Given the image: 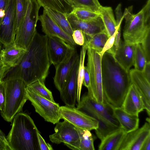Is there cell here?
Masks as SVG:
<instances>
[{"instance_id":"1","label":"cell","mask_w":150,"mask_h":150,"mask_svg":"<svg viewBox=\"0 0 150 150\" xmlns=\"http://www.w3.org/2000/svg\"><path fill=\"white\" fill-rule=\"evenodd\" d=\"M47 36L37 31L20 63L11 67L1 81L18 79L27 86L38 81L45 82L51 64L47 48Z\"/></svg>"},{"instance_id":"2","label":"cell","mask_w":150,"mask_h":150,"mask_svg":"<svg viewBox=\"0 0 150 150\" xmlns=\"http://www.w3.org/2000/svg\"><path fill=\"white\" fill-rule=\"evenodd\" d=\"M101 72L105 103L112 108H122L131 84L129 72L116 61L112 53L106 51L102 58Z\"/></svg>"},{"instance_id":"3","label":"cell","mask_w":150,"mask_h":150,"mask_svg":"<svg viewBox=\"0 0 150 150\" xmlns=\"http://www.w3.org/2000/svg\"><path fill=\"white\" fill-rule=\"evenodd\" d=\"M39 132L30 116L19 112L13 118L6 139L11 150H40L38 137Z\"/></svg>"},{"instance_id":"4","label":"cell","mask_w":150,"mask_h":150,"mask_svg":"<svg viewBox=\"0 0 150 150\" xmlns=\"http://www.w3.org/2000/svg\"><path fill=\"white\" fill-rule=\"evenodd\" d=\"M76 108L98 121V127L95 130L97 136L101 141L121 127L114 115L113 108L107 104L96 101L87 93L81 97Z\"/></svg>"},{"instance_id":"5","label":"cell","mask_w":150,"mask_h":150,"mask_svg":"<svg viewBox=\"0 0 150 150\" xmlns=\"http://www.w3.org/2000/svg\"><path fill=\"white\" fill-rule=\"evenodd\" d=\"M123 14L125 24L123 31L124 42L132 45L141 44L150 34V0L136 14L133 6L126 8Z\"/></svg>"},{"instance_id":"6","label":"cell","mask_w":150,"mask_h":150,"mask_svg":"<svg viewBox=\"0 0 150 150\" xmlns=\"http://www.w3.org/2000/svg\"><path fill=\"white\" fill-rule=\"evenodd\" d=\"M6 91L5 107L1 111V116L6 121L11 122L15 115L22 111L28 100L27 86L22 80L15 79L4 81Z\"/></svg>"},{"instance_id":"7","label":"cell","mask_w":150,"mask_h":150,"mask_svg":"<svg viewBox=\"0 0 150 150\" xmlns=\"http://www.w3.org/2000/svg\"><path fill=\"white\" fill-rule=\"evenodd\" d=\"M41 6L36 0H28L27 12L22 22L17 29L15 45L26 50L35 36Z\"/></svg>"},{"instance_id":"8","label":"cell","mask_w":150,"mask_h":150,"mask_svg":"<svg viewBox=\"0 0 150 150\" xmlns=\"http://www.w3.org/2000/svg\"><path fill=\"white\" fill-rule=\"evenodd\" d=\"M87 62L86 66L90 78L88 95L96 101L107 104L105 101L102 86L101 72L102 57L100 52L87 48Z\"/></svg>"},{"instance_id":"9","label":"cell","mask_w":150,"mask_h":150,"mask_svg":"<svg viewBox=\"0 0 150 150\" xmlns=\"http://www.w3.org/2000/svg\"><path fill=\"white\" fill-rule=\"evenodd\" d=\"M26 96L35 112L45 121L55 124L61 119L59 112L60 106L58 103L42 97L28 86L26 88Z\"/></svg>"},{"instance_id":"10","label":"cell","mask_w":150,"mask_h":150,"mask_svg":"<svg viewBox=\"0 0 150 150\" xmlns=\"http://www.w3.org/2000/svg\"><path fill=\"white\" fill-rule=\"evenodd\" d=\"M54 133L49 135L50 140L57 144L63 143L69 148L74 150H80V140L75 127L64 120L57 123Z\"/></svg>"},{"instance_id":"11","label":"cell","mask_w":150,"mask_h":150,"mask_svg":"<svg viewBox=\"0 0 150 150\" xmlns=\"http://www.w3.org/2000/svg\"><path fill=\"white\" fill-rule=\"evenodd\" d=\"M61 119L71 124L75 127L91 131L96 129L98 122L95 119L86 115L74 107L67 105L60 106Z\"/></svg>"},{"instance_id":"12","label":"cell","mask_w":150,"mask_h":150,"mask_svg":"<svg viewBox=\"0 0 150 150\" xmlns=\"http://www.w3.org/2000/svg\"><path fill=\"white\" fill-rule=\"evenodd\" d=\"M16 31V0H8L0 27V42L4 46L14 43Z\"/></svg>"},{"instance_id":"13","label":"cell","mask_w":150,"mask_h":150,"mask_svg":"<svg viewBox=\"0 0 150 150\" xmlns=\"http://www.w3.org/2000/svg\"><path fill=\"white\" fill-rule=\"evenodd\" d=\"M75 48L60 39L47 36L48 56L51 64L54 66L63 61Z\"/></svg>"},{"instance_id":"14","label":"cell","mask_w":150,"mask_h":150,"mask_svg":"<svg viewBox=\"0 0 150 150\" xmlns=\"http://www.w3.org/2000/svg\"><path fill=\"white\" fill-rule=\"evenodd\" d=\"M79 57L75 48L63 61L54 66V83L59 92L66 84L73 66Z\"/></svg>"},{"instance_id":"15","label":"cell","mask_w":150,"mask_h":150,"mask_svg":"<svg viewBox=\"0 0 150 150\" xmlns=\"http://www.w3.org/2000/svg\"><path fill=\"white\" fill-rule=\"evenodd\" d=\"M67 17L73 31L80 30L86 36L91 37L106 30L100 16L93 20L88 21L79 20L72 13L67 14Z\"/></svg>"},{"instance_id":"16","label":"cell","mask_w":150,"mask_h":150,"mask_svg":"<svg viewBox=\"0 0 150 150\" xmlns=\"http://www.w3.org/2000/svg\"><path fill=\"white\" fill-rule=\"evenodd\" d=\"M150 135V122H146L141 127L126 133L119 150H141L144 141Z\"/></svg>"},{"instance_id":"17","label":"cell","mask_w":150,"mask_h":150,"mask_svg":"<svg viewBox=\"0 0 150 150\" xmlns=\"http://www.w3.org/2000/svg\"><path fill=\"white\" fill-rule=\"evenodd\" d=\"M42 32L48 36L58 38L70 45L75 47L76 44L72 38L64 31L43 9L42 14L39 16Z\"/></svg>"},{"instance_id":"18","label":"cell","mask_w":150,"mask_h":150,"mask_svg":"<svg viewBox=\"0 0 150 150\" xmlns=\"http://www.w3.org/2000/svg\"><path fill=\"white\" fill-rule=\"evenodd\" d=\"M79 63V57L75 62L66 84L60 92L62 100L65 105L68 106L74 107L77 101V78Z\"/></svg>"},{"instance_id":"19","label":"cell","mask_w":150,"mask_h":150,"mask_svg":"<svg viewBox=\"0 0 150 150\" xmlns=\"http://www.w3.org/2000/svg\"><path fill=\"white\" fill-rule=\"evenodd\" d=\"M129 74L131 84L137 88L142 96L145 109L148 115L150 114V82L142 71L135 69L129 70Z\"/></svg>"},{"instance_id":"20","label":"cell","mask_w":150,"mask_h":150,"mask_svg":"<svg viewBox=\"0 0 150 150\" xmlns=\"http://www.w3.org/2000/svg\"><path fill=\"white\" fill-rule=\"evenodd\" d=\"M122 108L127 113L137 116H139V114L145 109L140 93L132 84L130 86Z\"/></svg>"},{"instance_id":"21","label":"cell","mask_w":150,"mask_h":150,"mask_svg":"<svg viewBox=\"0 0 150 150\" xmlns=\"http://www.w3.org/2000/svg\"><path fill=\"white\" fill-rule=\"evenodd\" d=\"M135 46L121 40L112 54L116 61L128 72L133 66Z\"/></svg>"},{"instance_id":"22","label":"cell","mask_w":150,"mask_h":150,"mask_svg":"<svg viewBox=\"0 0 150 150\" xmlns=\"http://www.w3.org/2000/svg\"><path fill=\"white\" fill-rule=\"evenodd\" d=\"M4 47L0 52V59L5 64L11 67L20 63L27 51L16 46L14 43Z\"/></svg>"},{"instance_id":"23","label":"cell","mask_w":150,"mask_h":150,"mask_svg":"<svg viewBox=\"0 0 150 150\" xmlns=\"http://www.w3.org/2000/svg\"><path fill=\"white\" fill-rule=\"evenodd\" d=\"M114 115L121 126L127 133L133 131L139 128V116L130 114L125 111L122 108H113Z\"/></svg>"},{"instance_id":"24","label":"cell","mask_w":150,"mask_h":150,"mask_svg":"<svg viewBox=\"0 0 150 150\" xmlns=\"http://www.w3.org/2000/svg\"><path fill=\"white\" fill-rule=\"evenodd\" d=\"M127 133L122 127L108 134L102 140L99 150H119Z\"/></svg>"},{"instance_id":"25","label":"cell","mask_w":150,"mask_h":150,"mask_svg":"<svg viewBox=\"0 0 150 150\" xmlns=\"http://www.w3.org/2000/svg\"><path fill=\"white\" fill-rule=\"evenodd\" d=\"M99 13L106 32L110 37L115 32L118 28L112 8L111 7L101 6Z\"/></svg>"},{"instance_id":"26","label":"cell","mask_w":150,"mask_h":150,"mask_svg":"<svg viewBox=\"0 0 150 150\" xmlns=\"http://www.w3.org/2000/svg\"><path fill=\"white\" fill-rule=\"evenodd\" d=\"M41 7L51 8L62 13H71L74 8L71 0H36Z\"/></svg>"},{"instance_id":"27","label":"cell","mask_w":150,"mask_h":150,"mask_svg":"<svg viewBox=\"0 0 150 150\" xmlns=\"http://www.w3.org/2000/svg\"><path fill=\"white\" fill-rule=\"evenodd\" d=\"M43 8L60 27L72 38L73 31L67 19V14L51 8Z\"/></svg>"},{"instance_id":"28","label":"cell","mask_w":150,"mask_h":150,"mask_svg":"<svg viewBox=\"0 0 150 150\" xmlns=\"http://www.w3.org/2000/svg\"><path fill=\"white\" fill-rule=\"evenodd\" d=\"M85 36L87 48L94 49L100 52L109 38L106 30L96 33L91 37Z\"/></svg>"},{"instance_id":"29","label":"cell","mask_w":150,"mask_h":150,"mask_svg":"<svg viewBox=\"0 0 150 150\" xmlns=\"http://www.w3.org/2000/svg\"><path fill=\"white\" fill-rule=\"evenodd\" d=\"M82 46L79 55V63L77 78V101L78 102L80 101L81 97V93L84 73V61L87 49L85 41Z\"/></svg>"},{"instance_id":"30","label":"cell","mask_w":150,"mask_h":150,"mask_svg":"<svg viewBox=\"0 0 150 150\" xmlns=\"http://www.w3.org/2000/svg\"><path fill=\"white\" fill-rule=\"evenodd\" d=\"M79 138L80 150H94V139L90 131L76 127Z\"/></svg>"},{"instance_id":"31","label":"cell","mask_w":150,"mask_h":150,"mask_svg":"<svg viewBox=\"0 0 150 150\" xmlns=\"http://www.w3.org/2000/svg\"><path fill=\"white\" fill-rule=\"evenodd\" d=\"M147 62L141 44L135 45L133 64L134 69L142 71Z\"/></svg>"},{"instance_id":"32","label":"cell","mask_w":150,"mask_h":150,"mask_svg":"<svg viewBox=\"0 0 150 150\" xmlns=\"http://www.w3.org/2000/svg\"><path fill=\"white\" fill-rule=\"evenodd\" d=\"M74 8L87 9L99 13L101 6L98 0H71Z\"/></svg>"},{"instance_id":"33","label":"cell","mask_w":150,"mask_h":150,"mask_svg":"<svg viewBox=\"0 0 150 150\" xmlns=\"http://www.w3.org/2000/svg\"><path fill=\"white\" fill-rule=\"evenodd\" d=\"M28 86L42 97L51 101L55 102L52 92L46 87L45 82L38 81Z\"/></svg>"},{"instance_id":"34","label":"cell","mask_w":150,"mask_h":150,"mask_svg":"<svg viewBox=\"0 0 150 150\" xmlns=\"http://www.w3.org/2000/svg\"><path fill=\"white\" fill-rule=\"evenodd\" d=\"M71 13L79 20L85 21L92 20L100 16L99 13L83 8H74Z\"/></svg>"},{"instance_id":"35","label":"cell","mask_w":150,"mask_h":150,"mask_svg":"<svg viewBox=\"0 0 150 150\" xmlns=\"http://www.w3.org/2000/svg\"><path fill=\"white\" fill-rule=\"evenodd\" d=\"M16 0V30L26 14L28 0Z\"/></svg>"},{"instance_id":"36","label":"cell","mask_w":150,"mask_h":150,"mask_svg":"<svg viewBox=\"0 0 150 150\" xmlns=\"http://www.w3.org/2000/svg\"><path fill=\"white\" fill-rule=\"evenodd\" d=\"M72 38L76 44L82 46L84 43L85 35L83 32L79 30H76L73 31Z\"/></svg>"},{"instance_id":"37","label":"cell","mask_w":150,"mask_h":150,"mask_svg":"<svg viewBox=\"0 0 150 150\" xmlns=\"http://www.w3.org/2000/svg\"><path fill=\"white\" fill-rule=\"evenodd\" d=\"M150 34H149L141 43L142 47L146 55L147 62H150Z\"/></svg>"},{"instance_id":"38","label":"cell","mask_w":150,"mask_h":150,"mask_svg":"<svg viewBox=\"0 0 150 150\" xmlns=\"http://www.w3.org/2000/svg\"><path fill=\"white\" fill-rule=\"evenodd\" d=\"M6 91L4 81H0V110L3 111L5 108Z\"/></svg>"},{"instance_id":"39","label":"cell","mask_w":150,"mask_h":150,"mask_svg":"<svg viewBox=\"0 0 150 150\" xmlns=\"http://www.w3.org/2000/svg\"><path fill=\"white\" fill-rule=\"evenodd\" d=\"M117 32V30L112 36L109 38L105 45L102 51L100 52L102 57L104 53L111 48L113 45Z\"/></svg>"},{"instance_id":"40","label":"cell","mask_w":150,"mask_h":150,"mask_svg":"<svg viewBox=\"0 0 150 150\" xmlns=\"http://www.w3.org/2000/svg\"><path fill=\"white\" fill-rule=\"evenodd\" d=\"M115 13L116 19V21L118 28L121 26L122 21L124 18V15L122 13L121 4H119L115 8Z\"/></svg>"},{"instance_id":"41","label":"cell","mask_w":150,"mask_h":150,"mask_svg":"<svg viewBox=\"0 0 150 150\" xmlns=\"http://www.w3.org/2000/svg\"><path fill=\"white\" fill-rule=\"evenodd\" d=\"M38 137L40 150H53L51 145L45 142L39 132L38 133Z\"/></svg>"},{"instance_id":"42","label":"cell","mask_w":150,"mask_h":150,"mask_svg":"<svg viewBox=\"0 0 150 150\" xmlns=\"http://www.w3.org/2000/svg\"><path fill=\"white\" fill-rule=\"evenodd\" d=\"M0 150H11L6 138L0 129Z\"/></svg>"},{"instance_id":"43","label":"cell","mask_w":150,"mask_h":150,"mask_svg":"<svg viewBox=\"0 0 150 150\" xmlns=\"http://www.w3.org/2000/svg\"><path fill=\"white\" fill-rule=\"evenodd\" d=\"M8 0H0V27L5 16Z\"/></svg>"},{"instance_id":"44","label":"cell","mask_w":150,"mask_h":150,"mask_svg":"<svg viewBox=\"0 0 150 150\" xmlns=\"http://www.w3.org/2000/svg\"><path fill=\"white\" fill-rule=\"evenodd\" d=\"M11 68L5 64L0 59V81H2L6 73Z\"/></svg>"},{"instance_id":"45","label":"cell","mask_w":150,"mask_h":150,"mask_svg":"<svg viewBox=\"0 0 150 150\" xmlns=\"http://www.w3.org/2000/svg\"><path fill=\"white\" fill-rule=\"evenodd\" d=\"M83 85L87 88H88L90 85L89 76L86 66L84 67Z\"/></svg>"},{"instance_id":"46","label":"cell","mask_w":150,"mask_h":150,"mask_svg":"<svg viewBox=\"0 0 150 150\" xmlns=\"http://www.w3.org/2000/svg\"><path fill=\"white\" fill-rule=\"evenodd\" d=\"M142 72L146 77L150 81V62H147Z\"/></svg>"},{"instance_id":"47","label":"cell","mask_w":150,"mask_h":150,"mask_svg":"<svg viewBox=\"0 0 150 150\" xmlns=\"http://www.w3.org/2000/svg\"><path fill=\"white\" fill-rule=\"evenodd\" d=\"M141 150H150V135L147 137L144 141Z\"/></svg>"},{"instance_id":"48","label":"cell","mask_w":150,"mask_h":150,"mask_svg":"<svg viewBox=\"0 0 150 150\" xmlns=\"http://www.w3.org/2000/svg\"><path fill=\"white\" fill-rule=\"evenodd\" d=\"M1 50V45H0V52Z\"/></svg>"}]
</instances>
